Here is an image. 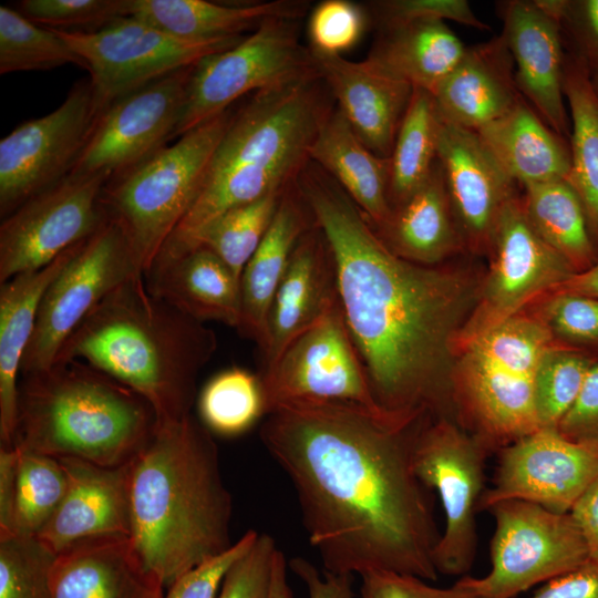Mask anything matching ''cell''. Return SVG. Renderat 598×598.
<instances>
[{"instance_id": "1", "label": "cell", "mask_w": 598, "mask_h": 598, "mask_svg": "<svg viewBox=\"0 0 598 598\" xmlns=\"http://www.w3.org/2000/svg\"><path fill=\"white\" fill-rule=\"evenodd\" d=\"M266 416L261 443L295 488L323 570L437 579L441 534L412 462L420 420L401 425L340 403L285 404Z\"/></svg>"}, {"instance_id": "2", "label": "cell", "mask_w": 598, "mask_h": 598, "mask_svg": "<svg viewBox=\"0 0 598 598\" xmlns=\"http://www.w3.org/2000/svg\"><path fill=\"white\" fill-rule=\"evenodd\" d=\"M296 184L331 249L341 310L378 405L401 424L419 421L450 391L468 280L394 254L318 165Z\"/></svg>"}, {"instance_id": "3", "label": "cell", "mask_w": 598, "mask_h": 598, "mask_svg": "<svg viewBox=\"0 0 598 598\" xmlns=\"http://www.w3.org/2000/svg\"><path fill=\"white\" fill-rule=\"evenodd\" d=\"M233 501L210 431L193 415L159 426L132 463L131 536L167 589L228 550Z\"/></svg>"}, {"instance_id": "4", "label": "cell", "mask_w": 598, "mask_h": 598, "mask_svg": "<svg viewBox=\"0 0 598 598\" xmlns=\"http://www.w3.org/2000/svg\"><path fill=\"white\" fill-rule=\"evenodd\" d=\"M217 344L205 322L152 295L142 274L85 317L54 362H86L140 393L159 423H169L192 415L197 378Z\"/></svg>"}, {"instance_id": "5", "label": "cell", "mask_w": 598, "mask_h": 598, "mask_svg": "<svg viewBox=\"0 0 598 598\" xmlns=\"http://www.w3.org/2000/svg\"><path fill=\"white\" fill-rule=\"evenodd\" d=\"M318 72L256 92L219 140L198 195L159 252L186 249L225 212L282 192L310 163V147L333 109Z\"/></svg>"}, {"instance_id": "6", "label": "cell", "mask_w": 598, "mask_h": 598, "mask_svg": "<svg viewBox=\"0 0 598 598\" xmlns=\"http://www.w3.org/2000/svg\"><path fill=\"white\" fill-rule=\"evenodd\" d=\"M13 447L103 466L132 462L159 426L140 393L80 360L20 375Z\"/></svg>"}, {"instance_id": "7", "label": "cell", "mask_w": 598, "mask_h": 598, "mask_svg": "<svg viewBox=\"0 0 598 598\" xmlns=\"http://www.w3.org/2000/svg\"><path fill=\"white\" fill-rule=\"evenodd\" d=\"M233 114L229 109L199 124L105 185L104 209L122 227L143 272L194 204Z\"/></svg>"}, {"instance_id": "8", "label": "cell", "mask_w": 598, "mask_h": 598, "mask_svg": "<svg viewBox=\"0 0 598 598\" xmlns=\"http://www.w3.org/2000/svg\"><path fill=\"white\" fill-rule=\"evenodd\" d=\"M299 19H270L234 47L193 65L176 140L230 109L248 93L277 87L317 72L299 41Z\"/></svg>"}, {"instance_id": "9", "label": "cell", "mask_w": 598, "mask_h": 598, "mask_svg": "<svg viewBox=\"0 0 598 598\" xmlns=\"http://www.w3.org/2000/svg\"><path fill=\"white\" fill-rule=\"evenodd\" d=\"M487 511L494 517L491 570L457 581L480 598H514L589 563L582 534L570 513H556L523 501H504Z\"/></svg>"}, {"instance_id": "10", "label": "cell", "mask_w": 598, "mask_h": 598, "mask_svg": "<svg viewBox=\"0 0 598 598\" xmlns=\"http://www.w3.org/2000/svg\"><path fill=\"white\" fill-rule=\"evenodd\" d=\"M142 274L125 233L107 216L99 229L76 244L47 288L20 375L51 367L85 317L118 286Z\"/></svg>"}, {"instance_id": "11", "label": "cell", "mask_w": 598, "mask_h": 598, "mask_svg": "<svg viewBox=\"0 0 598 598\" xmlns=\"http://www.w3.org/2000/svg\"><path fill=\"white\" fill-rule=\"evenodd\" d=\"M487 451L446 417L416 429L412 462L419 480L436 492L444 530L434 549L439 574L462 576L471 569L477 545L476 514L484 493Z\"/></svg>"}, {"instance_id": "12", "label": "cell", "mask_w": 598, "mask_h": 598, "mask_svg": "<svg viewBox=\"0 0 598 598\" xmlns=\"http://www.w3.org/2000/svg\"><path fill=\"white\" fill-rule=\"evenodd\" d=\"M55 31L89 71L99 114L121 96L227 50L244 38L184 40L134 16L90 33Z\"/></svg>"}, {"instance_id": "13", "label": "cell", "mask_w": 598, "mask_h": 598, "mask_svg": "<svg viewBox=\"0 0 598 598\" xmlns=\"http://www.w3.org/2000/svg\"><path fill=\"white\" fill-rule=\"evenodd\" d=\"M259 377L267 414L285 404L340 403L399 423L380 409L373 396L340 301L293 339Z\"/></svg>"}, {"instance_id": "14", "label": "cell", "mask_w": 598, "mask_h": 598, "mask_svg": "<svg viewBox=\"0 0 598 598\" xmlns=\"http://www.w3.org/2000/svg\"><path fill=\"white\" fill-rule=\"evenodd\" d=\"M488 250L492 267L477 306L458 331L455 353L489 329L519 313L534 298L549 295L575 274L529 223L516 195L502 209Z\"/></svg>"}, {"instance_id": "15", "label": "cell", "mask_w": 598, "mask_h": 598, "mask_svg": "<svg viewBox=\"0 0 598 598\" xmlns=\"http://www.w3.org/2000/svg\"><path fill=\"white\" fill-rule=\"evenodd\" d=\"M97 116L91 82L82 80L54 111L0 141L1 219L71 174Z\"/></svg>"}, {"instance_id": "16", "label": "cell", "mask_w": 598, "mask_h": 598, "mask_svg": "<svg viewBox=\"0 0 598 598\" xmlns=\"http://www.w3.org/2000/svg\"><path fill=\"white\" fill-rule=\"evenodd\" d=\"M111 176L70 174L1 219L0 283L41 269L107 219L102 203Z\"/></svg>"}, {"instance_id": "17", "label": "cell", "mask_w": 598, "mask_h": 598, "mask_svg": "<svg viewBox=\"0 0 598 598\" xmlns=\"http://www.w3.org/2000/svg\"><path fill=\"white\" fill-rule=\"evenodd\" d=\"M192 69L159 78L106 106L71 174L112 178L167 145L181 120Z\"/></svg>"}, {"instance_id": "18", "label": "cell", "mask_w": 598, "mask_h": 598, "mask_svg": "<svg viewBox=\"0 0 598 598\" xmlns=\"http://www.w3.org/2000/svg\"><path fill=\"white\" fill-rule=\"evenodd\" d=\"M597 477L595 453L557 429L540 427L499 451L493 484L485 488L478 512L499 502L523 501L570 513Z\"/></svg>"}, {"instance_id": "19", "label": "cell", "mask_w": 598, "mask_h": 598, "mask_svg": "<svg viewBox=\"0 0 598 598\" xmlns=\"http://www.w3.org/2000/svg\"><path fill=\"white\" fill-rule=\"evenodd\" d=\"M497 13L520 94L555 133L569 138L570 118L564 95L567 53L558 20L539 0L502 1Z\"/></svg>"}, {"instance_id": "20", "label": "cell", "mask_w": 598, "mask_h": 598, "mask_svg": "<svg viewBox=\"0 0 598 598\" xmlns=\"http://www.w3.org/2000/svg\"><path fill=\"white\" fill-rule=\"evenodd\" d=\"M437 161L463 243L488 250L498 216L517 195L477 133L441 122Z\"/></svg>"}, {"instance_id": "21", "label": "cell", "mask_w": 598, "mask_h": 598, "mask_svg": "<svg viewBox=\"0 0 598 598\" xmlns=\"http://www.w3.org/2000/svg\"><path fill=\"white\" fill-rule=\"evenodd\" d=\"M68 488L58 509L37 537L54 554L81 539L131 536L132 462L103 466L59 458Z\"/></svg>"}, {"instance_id": "22", "label": "cell", "mask_w": 598, "mask_h": 598, "mask_svg": "<svg viewBox=\"0 0 598 598\" xmlns=\"http://www.w3.org/2000/svg\"><path fill=\"white\" fill-rule=\"evenodd\" d=\"M339 302L336 265L317 224L302 234L276 289L259 346L262 370ZM261 370V371H262Z\"/></svg>"}, {"instance_id": "23", "label": "cell", "mask_w": 598, "mask_h": 598, "mask_svg": "<svg viewBox=\"0 0 598 598\" xmlns=\"http://www.w3.org/2000/svg\"><path fill=\"white\" fill-rule=\"evenodd\" d=\"M310 52L319 76L355 134L373 153L390 157L414 89L368 59L355 62Z\"/></svg>"}, {"instance_id": "24", "label": "cell", "mask_w": 598, "mask_h": 598, "mask_svg": "<svg viewBox=\"0 0 598 598\" xmlns=\"http://www.w3.org/2000/svg\"><path fill=\"white\" fill-rule=\"evenodd\" d=\"M50 577L53 598H164L166 589L125 536L73 543L56 554Z\"/></svg>"}, {"instance_id": "25", "label": "cell", "mask_w": 598, "mask_h": 598, "mask_svg": "<svg viewBox=\"0 0 598 598\" xmlns=\"http://www.w3.org/2000/svg\"><path fill=\"white\" fill-rule=\"evenodd\" d=\"M431 94L442 123L474 132L509 112L523 95L502 34L466 48Z\"/></svg>"}, {"instance_id": "26", "label": "cell", "mask_w": 598, "mask_h": 598, "mask_svg": "<svg viewBox=\"0 0 598 598\" xmlns=\"http://www.w3.org/2000/svg\"><path fill=\"white\" fill-rule=\"evenodd\" d=\"M147 290L192 318L239 328L240 280L210 250L159 252L143 272Z\"/></svg>"}, {"instance_id": "27", "label": "cell", "mask_w": 598, "mask_h": 598, "mask_svg": "<svg viewBox=\"0 0 598 598\" xmlns=\"http://www.w3.org/2000/svg\"><path fill=\"white\" fill-rule=\"evenodd\" d=\"M75 247L76 244L41 269L22 272L0 283L1 447H13L21 364L34 332L41 299Z\"/></svg>"}, {"instance_id": "28", "label": "cell", "mask_w": 598, "mask_h": 598, "mask_svg": "<svg viewBox=\"0 0 598 598\" xmlns=\"http://www.w3.org/2000/svg\"><path fill=\"white\" fill-rule=\"evenodd\" d=\"M315 218L296 183L282 194L274 218L240 277L241 321L245 337L260 346L268 311L293 248Z\"/></svg>"}, {"instance_id": "29", "label": "cell", "mask_w": 598, "mask_h": 598, "mask_svg": "<svg viewBox=\"0 0 598 598\" xmlns=\"http://www.w3.org/2000/svg\"><path fill=\"white\" fill-rule=\"evenodd\" d=\"M310 162L330 175L378 230L389 220L390 159L373 153L334 106L310 147Z\"/></svg>"}, {"instance_id": "30", "label": "cell", "mask_w": 598, "mask_h": 598, "mask_svg": "<svg viewBox=\"0 0 598 598\" xmlns=\"http://www.w3.org/2000/svg\"><path fill=\"white\" fill-rule=\"evenodd\" d=\"M476 133L498 165L520 187L567 179L569 175V144L524 97Z\"/></svg>"}, {"instance_id": "31", "label": "cell", "mask_w": 598, "mask_h": 598, "mask_svg": "<svg viewBox=\"0 0 598 598\" xmlns=\"http://www.w3.org/2000/svg\"><path fill=\"white\" fill-rule=\"evenodd\" d=\"M308 7V2L297 0L249 4L205 0H130V16L179 39L208 41L243 37L244 31H254L270 19H300Z\"/></svg>"}, {"instance_id": "32", "label": "cell", "mask_w": 598, "mask_h": 598, "mask_svg": "<svg viewBox=\"0 0 598 598\" xmlns=\"http://www.w3.org/2000/svg\"><path fill=\"white\" fill-rule=\"evenodd\" d=\"M380 24L381 34L367 59L413 89L432 93L466 50L442 20L411 18Z\"/></svg>"}, {"instance_id": "33", "label": "cell", "mask_w": 598, "mask_h": 598, "mask_svg": "<svg viewBox=\"0 0 598 598\" xmlns=\"http://www.w3.org/2000/svg\"><path fill=\"white\" fill-rule=\"evenodd\" d=\"M375 231L394 254L423 266L443 260L463 244L439 161L427 182Z\"/></svg>"}, {"instance_id": "34", "label": "cell", "mask_w": 598, "mask_h": 598, "mask_svg": "<svg viewBox=\"0 0 598 598\" xmlns=\"http://www.w3.org/2000/svg\"><path fill=\"white\" fill-rule=\"evenodd\" d=\"M564 95L570 118L567 182L579 197L592 238H598V92L588 66L567 53Z\"/></svg>"}, {"instance_id": "35", "label": "cell", "mask_w": 598, "mask_h": 598, "mask_svg": "<svg viewBox=\"0 0 598 598\" xmlns=\"http://www.w3.org/2000/svg\"><path fill=\"white\" fill-rule=\"evenodd\" d=\"M524 212L538 235L575 272L591 267L598 259L582 204L566 179L522 186Z\"/></svg>"}, {"instance_id": "36", "label": "cell", "mask_w": 598, "mask_h": 598, "mask_svg": "<svg viewBox=\"0 0 598 598\" xmlns=\"http://www.w3.org/2000/svg\"><path fill=\"white\" fill-rule=\"evenodd\" d=\"M440 127L432 94L414 89L389 157L392 209L405 203L431 177L437 163Z\"/></svg>"}, {"instance_id": "37", "label": "cell", "mask_w": 598, "mask_h": 598, "mask_svg": "<svg viewBox=\"0 0 598 598\" xmlns=\"http://www.w3.org/2000/svg\"><path fill=\"white\" fill-rule=\"evenodd\" d=\"M198 411L210 432L225 436L246 432L267 414L259 374L238 367L217 373L203 388Z\"/></svg>"}, {"instance_id": "38", "label": "cell", "mask_w": 598, "mask_h": 598, "mask_svg": "<svg viewBox=\"0 0 598 598\" xmlns=\"http://www.w3.org/2000/svg\"><path fill=\"white\" fill-rule=\"evenodd\" d=\"M285 190L270 193L225 212L208 224L184 250L195 247L210 250L240 280L241 272L262 240Z\"/></svg>"}, {"instance_id": "39", "label": "cell", "mask_w": 598, "mask_h": 598, "mask_svg": "<svg viewBox=\"0 0 598 598\" xmlns=\"http://www.w3.org/2000/svg\"><path fill=\"white\" fill-rule=\"evenodd\" d=\"M82 60L59 35L18 10L0 7V74L45 71ZM84 68V66H83Z\"/></svg>"}, {"instance_id": "40", "label": "cell", "mask_w": 598, "mask_h": 598, "mask_svg": "<svg viewBox=\"0 0 598 598\" xmlns=\"http://www.w3.org/2000/svg\"><path fill=\"white\" fill-rule=\"evenodd\" d=\"M18 452L13 534L37 536L61 504L68 476L56 457Z\"/></svg>"}, {"instance_id": "41", "label": "cell", "mask_w": 598, "mask_h": 598, "mask_svg": "<svg viewBox=\"0 0 598 598\" xmlns=\"http://www.w3.org/2000/svg\"><path fill=\"white\" fill-rule=\"evenodd\" d=\"M592 360L565 347L550 348L535 374V405L540 427L557 429L579 396Z\"/></svg>"}, {"instance_id": "42", "label": "cell", "mask_w": 598, "mask_h": 598, "mask_svg": "<svg viewBox=\"0 0 598 598\" xmlns=\"http://www.w3.org/2000/svg\"><path fill=\"white\" fill-rule=\"evenodd\" d=\"M55 556L37 536L0 537V598H53Z\"/></svg>"}, {"instance_id": "43", "label": "cell", "mask_w": 598, "mask_h": 598, "mask_svg": "<svg viewBox=\"0 0 598 598\" xmlns=\"http://www.w3.org/2000/svg\"><path fill=\"white\" fill-rule=\"evenodd\" d=\"M18 9L42 27L90 33L130 16V0H23Z\"/></svg>"}, {"instance_id": "44", "label": "cell", "mask_w": 598, "mask_h": 598, "mask_svg": "<svg viewBox=\"0 0 598 598\" xmlns=\"http://www.w3.org/2000/svg\"><path fill=\"white\" fill-rule=\"evenodd\" d=\"M367 13L349 0H324L309 17L308 34L312 51L341 55L353 48L367 29Z\"/></svg>"}, {"instance_id": "45", "label": "cell", "mask_w": 598, "mask_h": 598, "mask_svg": "<svg viewBox=\"0 0 598 598\" xmlns=\"http://www.w3.org/2000/svg\"><path fill=\"white\" fill-rule=\"evenodd\" d=\"M278 550L270 535L258 534L249 550L226 573L217 598H268Z\"/></svg>"}, {"instance_id": "46", "label": "cell", "mask_w": 598, "mask_h": 598, "mask_svg": "<svg viewBox=\"0 0 598 598\" xmlns=\"http://www.w3.org/2000/svg\"><path fill=\"white\" fill-rule=\"evenodd\" d=\"M559 22L574 51L592 72L598 70V0H539Z\"/></svg>"}, {"instance_id": "47", "label": "cell", "mask_w": 598, "mask_h": 598, "mask_svg": "<svg viewBox=\"0 0 598 598\" xmlns=\"http://www.w3.org/2000/svg\"><path fill=\"white\" fill-rule=\"evenodd\" d=\"M549 298L543 319L553 333L576 342H598V298L576 293Z\"/></svg>"}, {"instance_id": "48", "label": "cell", "mask_w": 598, "mask_h": 598, "mask_svg": "<svg viewBox=\"0 0 598 598\" xmlns=\"http://www.w3.org/2000/svg\"><path fill=\"white\" fill-rule=\"evenodd\" d=\"M258 532H246L228 550L177 578L164 598H216L230 566L255 543Z\"/></svg>"}, {"instance_id": "49", "label": "cell", "mask_w": 598, "mask_h": 598, "mask_svg": "<svg viewBox=\"0 0 598 598\" xmlns=\"http://www.w3.org/2000/svg\"><path fill=\"white\" fill-rule=\"evenodd\" d=\"M360 576L362 598H480L458 581L450 588H440L419 577L393 571L372 570Z\"/></svg>"}, {"instance_id": "50", "label": "cell", "mask_w": 598, "mask_h": 598, "mask_svg": "<svg viewBox=\"0 0 598 598\" xmlns=\"http://www.w3.org/2000/svg\"><path fill=\"white\" fill-rule=\"evenodd\" d=\"M374 8L380 23L411 18H432L455 21L480 30L489 29L465 0H386L377 2Z\"/></svg>"}, {"instance_id": "51", "label": "cell", "mask_w": 598, "mask_h": 598, "mask_svg": "<svg viewBox=\"0 0 598 598\" xmlns=\"http://www.w3.org/2000/svg\"><path fill=\"white\" fill-rule=\"evenodd\" d=\"M557 430L598 456V362L594 361L579 396Z\"/></svg>"}, {"instance_id": "52", "label": "cell", "mask_w": 598, "mask_h": 598, "mask_svg": "<svg viewBox=\"0 0 598 598\" xmlns=\"http://www.w3.org/2000/svg\"><path fill=\"white\" fill-rule=\"evenodd\" d=\"M291 571L305 584L309 598H353L352 576L323 570L302 557L289 561Z\"/></svg>"}, {"instance_id": "53", "label": "cell", "mask_w": 598, "mask_h": 598, "mask_svg": "<svg viewBox=\"0 0 598 598\" xmlns=\"http://www.w3.org/2000/svg\"><path fill=\"white\" fill-rule=\"evenodd\" d=\"M532 598H598V567H584L549 580Z\"/></svg>"}, {"instance_id": "54", "label": "cell", "mask_w": 598, "mask_h": 598, "mask_svg": "<svg viewBox=\"0 0 598 598\" xmlns=\"http://www.w3.org/2000/svg\"><path fill=\"white\" fill-rule=\"evenodd\" d=\"M18 458L17 448L0 447V537L14 533Z\"/></svg>"}, {"instance_id": "55", "label": "cell", "mask_w": 598, "mask_h": 598, "mask_svg": "<svg viewBox=\"0 0 598 598\" xmlns=\"http://www.w3.org/2000/svg\"><path fill=\"white\" fill-rule=\"evenodd\" d=\"M585 539L589 563L598 567V477L570 511Z\"/></svg>"}, {"instance_id": "56", "label": "cell", "mask_w": 598, "mask_h": 598, "mask_svg": "<svg viewBox=\"0 0 598 598\" xmlns=\"http://www.w3.org/2000/svg\"><path fill=\"white\" fill-rule=\"evenodd\" d=\"M553 293H576L598 298V260L588 269L575 272Z\"/></svg>"}, {"instance_id": "57", "label": "cell", "mask_w": 598, "mask_h": 598, "mask_svg": "<svg viewBox=\"0 0 598 598\" xmlns=\"http://www.w3.org/2000/svg\"><path fill=\"white\" fill-rule=\"evenodd\" d=\"M287 560L279 549L272 569L271 585L268 598H293L292 590L287 578Z\"/></svg>"}, {"instance_id": "58", "label": "cell", "mask_w": 598, "mask_h": 598, "mask_svg": "<svg viewBox=\"0 0 598 598\" xmlns=\"http://www.w3.org/2000/svg\"><path fill=\"white\" fill-rule=\"evenodd\" d=\"M590 73H591V80H592L594 86L598 92V70L592 71V72L590 71Z\"/></svg>"}]
</instances>
